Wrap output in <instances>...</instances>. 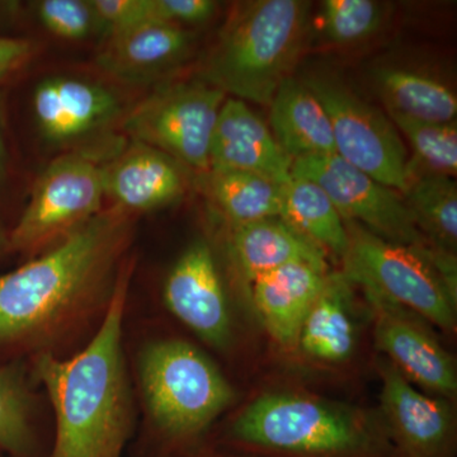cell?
Segmentation results:
<instances>
[{
  "label": "cell",
  "mask_w": 457,
  "mask_h": 457,
  "mask_svg": "<svg viewBox=\"0 0 457 457\" xmlns=\"http://www.w3.org/2000/svg\"><path fill=\"white\" fill-rule=\"evenodd\" d=\"M108 37L153 20L152 0H89Z\"/></svg>",
  "instance_id": "obj_30"
},
{
  "label": "cell",
  "mask_w": 457,
  "mask_h": 457,
  "mask_svg": "<svg viewBox=\"0 0 457 457\" xmlns=\"http://www.w3.org/2000/svg\"><path fill=\"white\" fill-rule=\"evenodd\" d=\"M291 176L317 183L345 221L360 225L369 233L395 245H432L418 230L403 194L371 179L341 156L296 159Z\"/></svg>",
  "instance_id": "obj_9"
},
{
  "label": "cell",
  "mask_w": 457,
  "mask_h": 457,
  "mask_svg": "<svg viewBox=\"0 0 457 457\" xmlns=\"http://www.w3.org/2000/svg\"><path fill=\"white\" fill-rule=\"evenodd\" d=\"M293 161L266 122L242 99L227 98L210 145V170H243L282 185L291 179Z\"/></svg>",
  "instance_id": "obj_14"
},
{
  "label": "cell",
  "mask_w": 457,
  "mask_h": 457,
  "mask_svg": "<svg viewBox=\"0 0 457 457\" xmlns=\"http://www.w3.org/2000/svg\"><path fill=\"white\" fill-rule=\"evenodd\" d=\"M375 79L386 110L418 121L456 122L455 93L441 80L399 68L380 69Z\"/></svg>",
  "instance_id": "obj_25"
},
{
  "label": "cell",
  "mask_w": 457,
  "mask_h": 457,
  "mask_svg": "<svg viewBox=\"0 0 457 457\" xmlns=\"http://www.w3.org/2000/svg\"><path fill=\"white\" fill-rule=\"evenodd\" d=\"M305 84L329 114L336 154L371 179L404 194L409 179L408 153L392 120L333 80L311 78Z\"/></svg>",
  "instance_id": "obj_8"
},
{
  "label": "cell",
  "mask_w": 457,
  "mask_h": 457,
  "mask_svg": "<svg viewBox=\"0 0 457 457\" xmlns=\"http://www.w3.org/2000/svg\"><path fill=\"white\" fill-rule=\"evenodd\" d=\"M216 7L212 0H152L153 20L180 27L206 22Z\"/></svg>",
  "instance_id": "obj_31"
},
{
  "label": "cell",
  "mask_w": 457,
  "mask_h": 457,
  "mask_svg": "<svg viewBox=\"0 0 457 457\" xmlns=\"http://www.w3.org/2000/svg\"><path fill=\"white\" fill-rule=\"evenodd\" d=\"M179 162L154 147L135 143L104 167V191L114 206L129 213L152 212L179 200L185 192Z\"/></svg>",
  "instance_id": "obj_17"
},
{
  "label": "cell",
  "mask_w": 457,
  "mask_h": 457,
  "mask_svg": "<svg viewBox=\"0 0 457 457\" xmlns=\"http://www.w3.org/2000/svg\"><path fill=\"white\" fill-rule=\"evenodd\" d=\"M270 108V130L291 161L336 154L329 114L305 83L286 79Z\"/></svg>",
  "instance_id": "obj_19"
},
{
  "label": "cell",
  "mask_w": 457,
  "mask_h": 457,
  "mask_svg": "<svg viewBox=\"0 0 457 457\" xmlns=\"http://www.w3.org/2000/svg\"><path fill=\"white\" fill-rule=\"evenodd\" d=\"M221 457H252V456H221Z\"/></svg>",
  "instance_id": "obj_35"
},
{
  "label": "cell",
  "mask_w": 457,
  "mask_h": 457,
  "mask_svg": "<svg viewBox=\"0 0 457 457\" xmlns=\"http://www.w3.org/2000/svg\"><path fill=\"white\" fill-rule=\"evenodd\" d=\"M309 3L257 0L228 21L203 80L242 101L270 106L303 46Z\"/></svg>",
  "instance_id": "obj_3"
},
{
  "label": "cell",
  "mask_w": 457,
  "mask_h": 457,
  "mask_svg": "<svg viewBox=\"0 0 457 457\" xmlns=\"http://www.w3.org/2000/svg\"><path fill=\"white\" fill-rule=\"evenodd\" d=\"M201 174L204 196L233 227L279 218L281 185L243 170H209Z\"/></svg>",
  "instance_id": "obj_22"
},
{
  "label": "cell",
  "mask_w": 457,
  "mask_h": 457,
  "mask_svg": "<svg viewBox=\"0 0 457 457\" xmlns=\"http://www.w3.org/2000/svg\"><path fill=\"white\" fill-rule=\"evenodd\" d=\"M130 231L131 213L102 210L47 253L0 276V343L44 335L83 308L106 286Z\"/></svg>",
  "instance_id": "obj_2"
},
{
  "label": "cell",
  "mask_w": 457,
  "mask_h": 457,
  "mask_svg": "<svg viewBox=\"0 0 457 457\" xmlns=\"http://www.w3.org/2000/svg\"><path fill=\"white\" fill-rule=\"evenodd\" d=\"M0 449L18 457L33 453L29 400L20 376L0 369Z\"/></svg>",
  "instance_id": "obj_27"
},
{
  "label": "cell",
  "mask_w": 457,
  "mask_h": 457,
  "mask_svg": "<svg viewBox=\"0 0 457 457\" xmlns=\"http://www.w3.org/2000/svg\"><path fill=\"white\" fill-rule=\"evenodd\" d=\"M31 54V44L21 38L0 37V79L20 68Z\"/></svg>",
  "instance_id": "obj_32"
},
{
  "label": "cell",
  "mask_w": 457,
  "mask_h": 457,
  "mask_svg": "<svg viewBox=\"0 0 457 457\" xmlns=\"http://www.w3.org/2000/svg\"><path fill=\"white\" fill-rule=\"evenodd\" d=\"M222 90L204 80L161 87L126 117L135 140L200 173L210 170V145L222 104Z\"/></svg>",
  "instance_id": "obj_7"
},
{
  "label": "cell",
  "mask_w": 457,
  "mask_h": 457,
  "mask_svg": "<svg viewBox=\"0 0 457 457\" xmlns=\"http://www.w3.org/2000/svg\"><path fill=\"white\" fill-rule=\"evenodd\" d=\"M279 218L296 228L303 237L345 258L350 237L342 216L335 204L317 183L291 176L281 185V213Z\"/></svg>",
  "instance_id": "obj_23"
},
{
  "label": "cell",
  "mask_w": 457,
  "mask_h": 457,
  "mask_svg": "<svg viewBox=\"0 0 457 457\" xmlns=\"http://www.w3.org/2000/svg\"><path fill=\"white\" fill-rule=\"evenodd\" d=\"M231 441L279 457H376L378 442L341 407L294 394H266L236 418Z\"/></svg>",
  "instance_id": "obj_5"
},
{
  "label": "cell",
  "mask_w": 457,
  "mask_h": 457,
  "mask_svg": "<svg viewBox=\"0 0 457 457\" xmlns=\"http://www.w3.org/2000/svg\"><path fill=\"white\" fill-rule=\"evenodd\" d=\"M164 302L171 314L192 332L224 347L231 335V319L220 273L212 248L203 240L188 246L168 275Z\"/></svg>",
  "instance_id": "obj_11"
},
{
  "label": "cell",
  "mask_w": 457,
  "mask_h": 457,
  "mask_svg": "<svg viewBox=\"0 0 457 457\" xmlns=\"http://www.w3.org/2000/svg\"><path fill=\"white\" fill-rule=\"evenodd\" d=\"M380 5L372 0H326L323 22L328 37L353 44L370 37L381 23Z\"/></svg>",
  "instance_id": "obj_28"
},
{
  "label": "cell",
  "mask_w": 457,
  "mask_h": 457,
  "mask_svg": "<svg viewBox=\"0 0 457 457\" xmlns=\"http://www.w3.org/2000/svg\"><path fill=\"white\" fill-rule=\"evenodd\" d=\"M327 263L295 261L264 273L251 285L252 302L270 336L295 347L312 303L328 278Z\"/></svg>",
  "instance_id": "obj_15"
},
{
  "label": "cell",
  "mask_w": 457,
  "mask_h": 457,
  "mask_svg": "<svg viewBox=\"0 0 457 457\" xmlns=\"http://www.w3.org/2000/svg\"><path fill=\"white\" fill-rule=\"evenodd\" d=\"M122 270L97 335L71 360L42 354L37 375L56 416L49 457H121L131 432L130 399L122 354L128 295Z\"/></svg>",
  "instance_id": "obj_1"
},
{
  "label": "cell",
  "mask_w": 457,
  "mask_h": 457,
  "mask_svg": "<svg viewBox=\"0 0 457 457\" xmlns=\"http://www.w3.org/2000/svg\"><path fill=\"white\" fill-rule=\"evenodd\" d=\"M192 38L183 27L149 21L111 36L97 62L122 82H152L187 56Z\"/></svg>",
  "instance_id": "obj_18"
},
{
  "label": "cell",
  "mask_w": 457,
  "mask_h": 457,
  "mask_svg": "<svg viewBox=\"0 0 457 457\" xmlns=\"http://www.w3.org/2000/svg\"><path fill=\"white\" fill-rule=\"evenodd\" d=\"M350 286L345 273H329L312 303L297 342L312 359L342 362L353 352L356 333L350 312Z\"/></svg>",
  "instance_id": "obj_21"
},
{
  "label": "cell",
  "mask_w": 457,
  "mask_h": 457,
  "mask_svg": "<svg viewBox=\"0 0 457 457\" xmlns=\"http://www.w3.org/2000/svg\"><path fill=\"white\" fill-rule=\"evenodd\" d=\"M5 161H7V155H5L4 139H3L2 131V119H0V179H3V174H4Z\"/></svg>",
  "instance_id": "obj_33"
},
{
  "label": "cell",
  "mask_w": 457,
  "mask_h": 457,
  "mask_svg": "<svg viewBox=\"0 0 457 457\" xmlns=\"http://www.w3.org/2000/svg\"><path fill=\"white\" fill-rule=\"evenodd\" d=\"M366 296L375 311V341L378 350L390 357V362L408 380L441 395L455 396V363L417 315L376 295Z\"/></svg>",
  "instance_id": "obj_12"
},
{
  "label": "cell",
  "mask_w": 457,
  "mask_h": 457,
  "mask_svg": "<svg viewBox=\"0 0 457 457\" xmlns=\"http://www.w3.org/2000/svg\"><path fill=\"white\" fill-rule=\"evenodd\" d=\"M228 249L240 278L249 286L291 262L327 263L326 252L281 218L233 227Z\"/></svg>",
  "instance_id": "obj_20"
},
{
  "label": "cell",
  "mask_w": 457,
  "mask_h": 457,
  "mask_svg": "<svg viewBox=\"0 0 457 457\" xmlns=\"http://www.w3.org/2000/svg\"><path fill=\"white\" fill-rule=\"evenodd\" d=\"M104 196V167L80 154L57 159L36 183L9 245L29 251L66 236L102 212Z\"/></svg>",
  "instance_id": "obj_10"
},
{
  "label": "cell",
  "mask_w": 457,
  "mask_h": 457,
  "mask_svg": "<svg viewBox=\"0 0 457 457\" xmlns=\"http://www.w3.org/2000/svg\"><path fill=\"white\" fill-rule=\"evenodd\" d=\"M381 404L399 457H453V416L442 400L418 392L392 362L380 368Z\"/></svg>",
  "instance_id": "obj_13"
},
{
  "label": "cell",
  "mask_w": 457,
  "mask_h": 457,
  "mask_svg": "<svg viewBox=\"0 0 457 457\" xmlns=\"http://www.w3.org/2000/svg\"><path fill=\"white\" fill-rule=\"evenodd\" d=\"M37 14L42 25L65 40H84L101 31L89 0H42Z\"/></svg>",
  "instance_id": "obj_29"
},
{
  "label": "cell",
  "mask_w": 457,
  "mask_h": 457,
  "mask_svg": "<svg viewBox=\"0 0 457 457\" xmlns=\"http://www.w3.org/2000/svg\"><path fill=\"white\" fill-rule=\"evenodd\" d=\"M140 378L153 422L173 445L200 437L236 396L209 357L177 339L146 348Z\"/></svg>",
  "instance_id": "obj_6"
},
{
  "label": "cell",
  "mask_w": 457,
  "mask_h": 457,
  "mask_svg": "<svg viewBox=\"0 0 457 457\" xmlns=\"http://www.w3.org/2000/svg\"><path fill=\"white\" fill-rule=\"evenodd\" d=\"M119 111V99L111 90L74 78H49L33 93L38 129L53 143H66L89 134Z\"/></svg>",
  "instance_id": "obj_16"
},
{
  "label": "cell",
  "mask_w": 457,
  "mask_h": 457,
  "mask_svg": "<svg viewBox=\"0 0 457 457\" xmlns=\"http://www.w3.org/2000/svg\"><path fill=\"white\" fill-rule=\"evenodd\" d=\"M345 222L350 245L343 258L345 278L445 330L456 327V257L429 246L386 242Z\"/></svg>",
  "instance_id": "obj_4"
},
{
  "label": "cell",
  "mask_w": 457,
  "mask_h": 457,
  "mask_svg": "<svg viewBox=\"0 0 457 457\" xmlns=\"http://www.w3.org/2000/svg\"><path fill=\"white\" fill-rule=\"evenodd\" d=\"M405 204L418 230L435 248L455 254L457 186L453 177L420 170L409 161Z\"/></svg>",
  "instance_id": "obj_24"
},
{
  "label": "cell",
  "mask_w": 457,
  "mask_h": 457,
  "mask_svg": "<svg viewBox=\"0 0 457 457\" xmlns=\"http://www.w3.org/2000/svg\"><path fill=\"white\" fill-rule=\"evenodd\" d=\"M7 243V239H5L4 236H3L2 233H0V251H2L3 248H4Z\"/></svg>",
  "instance_id": "obj_34"
},
{
  "label": "cell",
  "mask_w": 457,
  "mask_h": 457,
  "mask_svg": "<svg viewBox=\"0 0 457 457\" xmlns=\"http://www.w3.org/2000/svg\"><path fill=\"white\" fill-rule=\"evenodd\" d=\"M396 130L404 135L414 152L411 163L420 170L455 179L457 173L456 122L418 121L387 110Z\"/></svg>",
  "instance_id": "obj_26"
}]
</instances>
